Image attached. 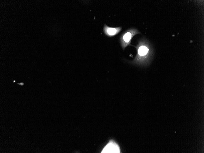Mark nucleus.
<instances>
[{
  "instance_id": "3",
  "label": "nucleus",
  "mask_w": 204,
  "mask_h": 153,
  "mask_svg": "<svg viewBox=\"0 0 204 153\" xmlns=\"http://www.w3.org/2000/svg\"><path fill=\"white\" fill-rule=\"evenodd\" d=\"M121 29L120 27L111 28L106 25L104 26V31L105 33L109 36H115L120 32Z\"/></svg>"
},
{
  "instance_id": "1",
  "label": "nucleus",
  "mask_w": 204,
  "mask_h": 153,
  "mask_svg": "<svg viewBox=\"0 0 204 153\" xmlns=\"http://www.w3.org/2000/svg\"><path fill=\"white\" fill-rule=\"evenodd\" d=\"M120 152V147L112 141H110L104 148L101 153H119Z\"/></svg>"
},
{
  "instance_id": "4",
  "label": "nucleus",
  "mask_w": 204,
  "mask_h": 153,
  "mask_svg": "<svg viewBox=\"0 0 204 153\" xmlns=\"http://www.w3.org/2000/svg\"><path fill=\"white\" fill-rule=\"evenodd\" d=\"M149 51V49L145 46H142L139 47L138 51V54L141 56L146 55Z\"/></svg>"
},
{
  "instance_id": "5",
  "label": "nucleus",
  "mask_w": 204,
  "mask_h": 153,
  "mask_svg": "<svg viewBox=\"0 0 204 153\" xmlns=\"http://www.w3.org/2000/svg\"><path fill=\"white\" fill-rule=\"evenodd\" d=\"M18 85H20L21 86H23L24 85V83H23L22 82V83H18Z\"/></svg>"
},
{
  "instance_id": "6",
  "label": "nucleus",
  "mask_w": 204,
  "mask_h": 153,
  "mask_svg": "<svg viewBox=\"0 0 204 153\" xmlns=\"http://www.w3.org/2000/svg\"><path fill=\"white\" fill-rule=\"evenodd\" d=\"M15 82V81H14V82Z\"/></svg>"
},
{
  "instance_id": "2",
  "label": "nucleus",
  "mask_w": 204,
  "mask_h": 153,
  "mask_svg": "<svg viewBox=\"0 0 204 153\" xmlns=\"http://www.w3.org/2000/svg\"><path fill=\"white\" fill-rule=\"evenodd\" d=\"M133 30H129L123 34L121 38L122 45L123 47H125L129 44L133 37L135 35Z\"/></svg>"
}]
</instances>
